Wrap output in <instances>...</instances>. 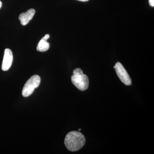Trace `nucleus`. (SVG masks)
Returning a JSON list of instances; mask_svg holds the SVG:
<instances>
[{"label": "nucleus", "mask_w": 154, "mask_h": 154, "mask_svg": "<svg viewBox=\"0 0 154 154\" xmlns=\"http://www.w3.org/2000/svg\"><path fill=\"white\" fill-rule=\"evenodd\" d=\"M41 82L40 77L38 75H34L31 77L25 83L22 90V96L25 97L30 96L33 94L35 88H38Z\"/></svg>", "instance_id": "f03ea898"}, {"label": "nucleus", "mask_w": 154, "mask_h": 154, "mask_svg": "<svg viewBox=\"0 0 154 154\" xmlns=\"http://www.w3.org/2000/svg\"><path fill=\"white\" fill-rule=\"evenodd\" d=\"M114 68L121 82L126 85H130L131 84V79L122 65L120 63H116Z\"/></svg>", "instance_id": "20e7f679"}, {"label": "nucleus", "mask_w": 154, "mask_h": 154, "mask_svg": "<svg viewBox=\"0 0 154 154\" xmlns=\"http://www.w3.org/2000/svg\"><path fill=\"white\" fill-rule=\"evenodd\" d=\"M50 47L49 43L47 41V40H44L43 38H42L41 40L38 42L36 49L37 51L40 52H45L47 51L49 49Z\"/></svg>", "instance_id": "0eeeda50"}, {"label": "nucleus", "mask_w": 154, "mask_h": 154, "mask_svg": "<svg viewBox=\"0 0 154 154\" xmlns=\"http://www.w3.org/2000/svg\"><path fill=\"white\" fill-rule=\"evenodd\" d=\"M77 1H81V2H85L89 1V0H77Z\"/></svg>", "instance_id": "9b49d317"}, {"label": "nucleus", "mask_w": 154, "mask_h": 154, "mask_svg": "<svg viewBox=\"0 0 154 154\" xmlns=\"http://www.w3.org/2000/svg\"><path fill=\"white\" fill-rule=\"evenodd\" d=\"M35 10L33 9H30L28 10L26 13H23L19 16V20L21 22V24L23 26L26 25L33 19L35 14Z\"/></svg>", "instance_id": "423d86ee"}, {"label": "nucleus", "mask_w": 154, "mask_h": 154, "mask_svg": "<svg viewBox=\"0 0 154 154\" xmlns=\"http://www.w3.org/2000/svg\"><path fill=\"white\" fill-rule=\"evenodd\" d=\"M2 2L0 1V9H1V8H2Z\"/></svg>", "instance_id": "f8f14e48"}, {"label": "nucleus", "mask_w": 154, "mask_h": 154, "mask_svg": "<svg viewBox=\"0 0 154 154\" xmlns=\"http://www.w3.org/2000/svg\"><path fill=\"white\" fill-rule=\"evenodd\" d=\"M13 61V54L12 51L9 48L5 51L4 58L2 64V70L4 71L8 70L11 68Z\"/></svg>", "instance_id": "39448f33"}, {"label": "nucleus", "mask_w": 154, "mask_h": 154, "mask_svg": "<svg viewBox=\"0 0 154 154\" xmlns=\"http://www.w3.org/2000/svg\"><path fill=\"white\" fill-rule=\"evenodd\" d=\"M71 81L73 84L80 91H85L89 87V79L84 73L73 75L71 77Z\"/></svg>", "instance_id": "7ed1b4c3"}, {"label": "nucleus", "mask_w": 154, "mask_h": 154, "mask_svg": "<svg viewBox=\"0 0 154 154\" xmlns=\"http://www.w3.org/2000/svg\"><path fill=\"white\" fill-rule=\"evenodd\" d=\"M50 37V35L49 34H46V35H45L44 36V37H43L42 38H43V39H44V40H47L48 39V38H49Z\"/></svg>", "instance_id": "9d476101"}, {"label": "nucleus", "mask_w": 154, "mask_h": 154, "mask_svg": "<svg viewBox=\"0 0 154 154\" xmlns=\"http://www.w3.org/2000/svg\"><path fill=\"white\" fill-rule=\"evenodd\" d=\"M85 138L82 133L72 131L67 134L64 143L70 151L76 152L83 147L85 143Z\"/></svg>", "instance_id": "f257e3e1"}, {"label": "nucleus", "mask_w": 154, "mask_h": 154, "mask_svg": "<svg viewBox=\"0 0 154 154\" xmlns=\"http://www.w3.org/2000/svg\"><path fill=\"white\" fill-rule=\"evenodd\" d=\"M81 130V129H79V131H80Z\"/></svg>", "instance_id": "ddd939ff"}, {"label": "nucleus", "mask_w": 154, "mask_h": 154, "mask_svg": "<svg viewBox=\"0 0 154 154\" xmlns=\"http://www.w3.org/2000/svg\"><path fill=\"white\" fill-rule=\"evenodd\" d=\"M149 3L150 5L152 7H154V0H149Z\"/></svg>", "instance_id": "1a4fd4ad"}, {"label": "nucleus", "mask_w": 154, "mask_h": 154, "mask_svg": "<svg viewBox=\"0 0 154 154\" xmlns=\"http://www.w3.org/2000/svg\"><path fill=\"white\" fill-rule=\"evenodd\" d=\"M73 73V75H79L83 74V72L82 70L81 69L77 68L75 69Z\"/></svg>", "instance_id": "6e6552de"}]
</instances>
